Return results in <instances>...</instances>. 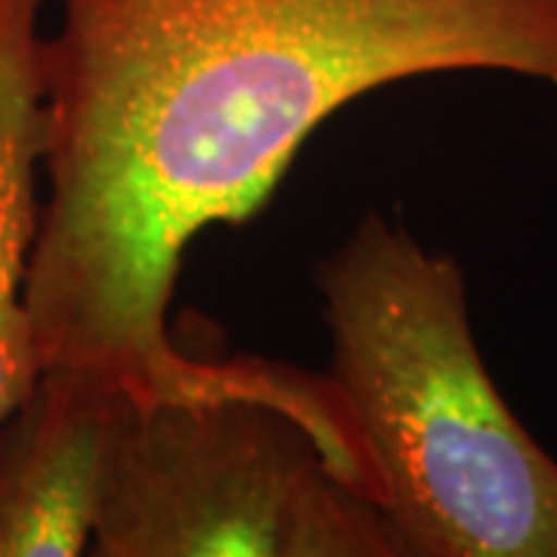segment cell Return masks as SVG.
<instances>
[{"label":"cell","mask_w":557,"mask_h":557,"mask_svg":"<svg viewBox=\"0 0 557 557\" xmlns=\"http://www.w3.org/2000/svg\"><path fill=\"white\" fill-rule=\"evenodd\" d=\"M127 387L84 369H40L0 424V557L90 552Z\"/></svg>","instance_id":"cell-4"},{"label":"cell","mask_w":557,"mask_h":557,"mask_svg":"<svg viewBox=\"0 0 557 557\" xmlns=\"http://www.w3.org/2000/svg\"><path fill=\"white\" fill-rule=\"evenodd\" d=\"M47 0H0V424L40 375L25 304L44 156L40 13Z\"/></svg>","instance_id":"cell-5"},{"label":"cell","mask_w":557,"mask_h":557,"mask_svg":"<svg viewBox=\"0 0 557 557\" xmlns=\"http://www.w3.org/2000/svg\"><path fill=\"white\" fill-rule=\"evenodd\" d=\"M313 282L403 557H557V461L480 357L461 263L366 211Z\"/></svg>","instance_id":"cell-2"},{"label":"cell","mask_w":557,"mask_h":557,"mask_svg":"<svg viewBox=\"0 0 557 557\" xmlns=\"http://www.w3.org/2000/svg\"><path fill=\"white\" fill-rule=\"evenodd\" d=\"M94 557H403L347 406L325 375L214 362L121 403Z\"/></svg>","instance_id":"cell-3"},{"label":"cell","mask_w":557,"mask_h":557,"mask_svg":"<svg viewBox=\"0 0 557 557\" xmlns=\"http://www.w3.org/2000/svg\"><path fill=\"white\" fill-rule=\"evenodd\" d=\"M25 304L40 369L137 397L211 375L171 335L186 248L273 196L307 137L394 81L557 94V0H57Z\"/></svg>","instance_id":"cell-1"}]
</instances>
